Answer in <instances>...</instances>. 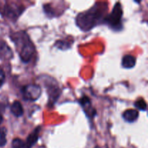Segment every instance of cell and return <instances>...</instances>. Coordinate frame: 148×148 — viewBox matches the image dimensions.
<instances>
[{
    "label": "cell",
    "mask_w": 148,
    "mask_h": 148,
    "mask_svg": "<svg viewBox=\"0 0 148 148\" xmlns=\"http://www.w3.org/2000/svg\"><path fill=\"white\" fill-rule=\"evenodd\" d=\"M12 41L17 47L20 59L24 63L31 60L35 52V47L28 35L25 31H18L11 36Z\"/></svg>",
    "instance_id": "obj_1"
},
{
    "label": "cell",
    "mask_w": 148,
    "mask_h": 148,
    "mask_svg": "<svg viewBox=\"0 0 148 148\" xmlns=\"http://www.w3.org/2000/svg\"><path fill=\"white\" fill-rule=\"evenodd\" d=\"M7 129L0 127V147H4L7 143Z\"/></svg>",
    "instance_id": "obj_11"
},
{
    "label": "cell",
    "mask_w": 148,
    "mask_h": 148,
    "mask_svg": "<svg viewBox=\"0 0 148 148\" xmlns=\"http://www.w3.org/2000/svg\"><path fill=\"white\" fill-rule=\"evenodd\" d=\"M123 10L119 2L116 3L113 9L111 14L105 19V21L113 28H119L121 25V17H122Z\"/></svg>",
    "instance_id": "obj_3"
},
{
    "label": "cell",
    "mask_w": 148,
    "mask_h": 148,
    "mask_svg": "<svg viewBox=\"0 0 148 148\" xmlns=\"http://www.w3.org/2000/svg\"><path fill=\"white\" fill-rule=\"evenodd\" d=\"M41 93V88L36 84H30V85H25L22 90L23 97L25 101H37L40 97Z\"/></svg>",
    "instance_id": "obj_4"
},
{
    "label": "cell",
    "mask_w": 148,
    "mask_h": 148,
    "mask_svg": "<svg viewBox=\"0 0 148 148\" xmlns=\"http://www.w3.org/2000/svg\"><path fill=\"white\" fill-rule=\"evenodd\" d=\"M5 81V74L3 69L0 68V88L3 85Z\"/></svg>",
    "instance_id": "obj_14"
},
{
    "label": "cell",
    "mask_w": 148,
    "mask_h": 148,
    "mask_svg": "<svg viewBox=\"0 0 148 148\" xmlns=\"http://www.w3.org/2000/svg\"><path fill=\"white\" fill-rule=\"evenodd\" d=\"M134 106H135L137 109L140 110V111H145L146 109H147V104H146V102L145 101L144 99H140L139 101H136L134 103Z\"/></svg>",
    "instance_id": "obj_12"
},
{
    "label": "cell",
    "mask_w": 148,
    "mask_h": 148,
    "mask_svg": "<svg viewBox=\"0 0 148 148\" xmlns=\"http://www.w3.org/2000/svg\"><path fill=\"white\" fill-rule=\"evenodd\" d=\"M12 148H24V142L19 138L14 139L12 143Z\"/></svg>",
    "instance_id": "obj_13"
},
{
    "label": "cell",
    "mask_w": 148,
    "mask_h": 148,
    "mask_svg": "<svg viewBox=\"0 0 148 148\" xmlns=\"http://www.w3.org/2000/svg\"><path fill=\"white\" fill-rule=\"evenodd\" d=\"M10 111H11L12 114L16 117L22 116L24 114L23 106L18 101H15L12 103V104L10 106Z\"/></svg>",
    "instance_id": "obj_9"
},
{
    "label": "cell",
    "mask_w": 148,
    "mask_h": 148,
    "mask_svg": "<svg viewBox=\"0 0 148 148\" xmlns=\"http://www.w3.org/2000/svg\"><path fill=\"white\" fill-rule=\"evenodd\" d=\"M40 127H37L26 139L25 143H24V148H32L38 140L39 133H40Z\"/></svg>",
    "instance_id": "obj_6"
},
{
    "label": "cell",
    "mask_w": 148,
    "mask_h": 148,
    "mask_svg": "<svg viewBox=\"0 0 148 148\" xmlns=\"http://www.w3.org/2000/svg\"><path fill=\"white\" fill-rule=\"evenodd\" d=\"M103 7V6H98L95 4L88 11L78 14L77 24L81 30L88 31L96 25L105 13L106 10H102Z\"/></svg>",
    "instance_id": "obj_2"
},
{
    "label": "cell",
    "mask_w": 148,
    "mask_h": 148,
    "mask_svg": "<svg viewBox=\"0 0 148 148\" xmlns=\"http://www.w3.org/2000/svg\"><path fill=\"white\" fill-rule=\"evenodd\" d=\"M13 56L12 49L4 40H0V58L1 59H9Z\"/></svg>",
    "instance_id": "obj_7"
},
{
    "label": "cell",
    "mask_w": 148,
    "mask_h": 148,
    "mask_svg": "<svg viewBox=\"0 0 148 148\" xmlns=\"http://www.w3.org/2000/svg\"><path fill=\"white\" fill-rule=\"evenodd\" d=\"M138 117L139 112L135 109H128L123 113V118L127 122H134Z\"/></svg>",
    "instance_id": "obj_8"
},
{
    "label": "cell",
    "mask_w": 148,
    "mask_h": 148,
    "mask_svg": "<svg viewBox=\"0 0 148 148\" xmlns=\"http://www.w3.org/2000/svg\"><path fill=\"white\" fill-rule=\"evenodd\" d=\"M3 121V116H2V114H1V112H0V124L2 123Z\"/></svg>",
    "instance_id": "obj_15"
},
{
    "label": "cell",
    "mask_w": 148,
    "mask_h": 148,
    "mask_svg": "<svg viewBox=\"0 0 148 148\" xmlns=\"http://www.w3.org/2000/svg\"><path fill=\"white\" fill-rule=\"evenodd\" d=\"M46 88H47L48 94L49 95V99L53 101V103L56 101L60 95V90L55 80L51 81L49 84H46Z\"/></svg>",
    "instance_id": "obj_5"
},
{
    "label": "cell",
    "mask_w": 148,
    "mask_h": 148,
    "mask_svg": "<svg viewBox=\"0 0 148 148\" xmlns=\"http://www.w3.org/2000/svg\"><path fill=\"white\" fill-rule=\"evenodd\" d=\"M121 64L125 69H132L136 64V58L130 54L125 55L122 59Z\"/></svg>",
    "instance_id": "obj_10"
}]
</instances>
